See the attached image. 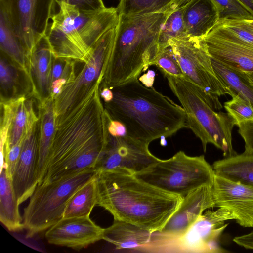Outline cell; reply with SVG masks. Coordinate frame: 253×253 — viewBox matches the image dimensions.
Wrapping results in <instances>:
<instances>
[{
	"mask_svg": "<svg viewBox=\"0 0 253 253\" xmlns=\"http://www.w3.org/2000/svg\"><path fill=\"white\" fill-rule=\"evenodd\" d=\"M100 84L96 83L81 100L56 118L42 183L95 169L102 157L109 140V115L101 101Z\"/></svg>",
	"mask_w": 253,
	"mask_h": 253,
	"instance_id": "obj_1",
	"label": "cell"
},
{
	"mask_svg": "<svg viewBox=\"0 0 253 253\" xmlns=\"http://www.w3.org/2000/svg\"><path fill=\"white\" fill-rule=\"evenodd\" d=\"M96 182V205L109 211L114 219L152 233L162 230L183 199L121 169L97 171Z\"/></svg>",
	"mask_w": 253,
	"mask_h": 253,
	"instance_id": "obj_2",
	"label": "cell"
},
{
	"mask_svg": "<svg viewBox=\"0 0 253 253\" xmlns=\"http://www.w3.org/2000/svg\"><path fill=\"white\" fill-rule=\"evenodd\" d=\"M109 88L113 96L105 102V109L112 119L123 125L128 136L149 145L156 139L189 128L182 106L138 79Z\"/></svg>",
	"mask_w": 253,
	"mask_h": 253,
	"instance_id": "obj_3",
	"label": "cell"
},
{
	"mask_svg": "<svg viewBox=\"0 0 253 253\" xmlns=\"http://www.w3.org/2000/svg\"><path fill=\"white\" fill-rule=\"evenodd\" d=\"M109 58L102 71L103 86L111 88L138 79L160 52L159 33L166 13L119 15Z\"/></svg>",
	"mask_w": 253,
	"mask_h": 253,
	"instance_id": "obj_4",
	"label": "cell"
},
{
	"mask_svg": "<svg viewBox=\"0 0 253 253\" xmlns=\"http://www.w3.org/2000/svg\"><path fill=\"white\" fill-rule=\"evenodd\" d=\"M57 5L58 11L52 17L46 33L54 57L87 62L93 45L117 26V8L86 12L64 2Z\"/></svg>",
	"mask_w": 253,
	"mask_h": 253,
	"instance_id": "obj_5",
	"label": "cell"
},
{
	"mask_svg": "<svg viewBox=\"0 0 253 253\" xmlns=\"http://www.w3.org/2000/svg\"><path fill=\"white\" fill-rule=\"evenodd\" d=\"M165 77L185 112L189 128L201 140L204 151L211 143L225 157L235 154L232 141L235 122L228 113L215 111L222 108L218 96L206 93L185 77Z\"/></svg>",
	"mask_w": 253,
	"mask_h": 253,
	"instance_id": "obj_6",
	"label": "cell"
},
{
	"mask_svg": "<svg viewBox=\"0 0 253 253\" xmlns=\"http://www.w3.org/2000/svg\"><path fill=\"white\" fill-rule=\"evenodd\" d=\"M97 172L95 169H88L38 185L24 209L23 223L27 237L47 230L61 219L71 197Z\"/></svg>",
	"mask_w": 253,
	"mask_h": 253,
	"instance_id": "obj_7",
	"label": "cell"
},
{
	"mask_svg": "<svg viewBox=\"0 0 253 253\" xmlns=\"http://www.w3.org/2000/svg\"><path fill=\"white\" fill-rule=\"evenodd\" d=\"M135 175L163 190L183 197L199 187L212 185L214 171L204 155L191 156L179 151Z\"/></svg>",
	"mask_w": 253,
	"mask_h": 253,
	"instance_id": "obj_8",
	"label": "cell"
},
{
	"mask_svg": "<svg viewBox=\"0 0 253 253\" xmlns=\"http://www.w3.org/2000/svg\"><path fill=\"white\" fill-rule=\"evenodd\" d=\"M234 219L230 211L219 208L216 211L207 210L183 234L175 237H164L152 233L151 241L141 249L149 253H208L229 252L220 243V238L228 223Z\"/></svg>",
	"mask_w": 253,
	"mask_h": 253,
	"instance_id": "obj_9",
	"label": "cell"
},
{
	"mask_svg": "<svg viewBox=\"0 0 253 253\" xmlns=\"http://www.w3.org/2000/svg\"><path fill=\"white\" fill-rule=\"evenodd\" d=\"M169 44L184 77L208 94L218 97L235 94L216 75L204 39H172Z\"/></svg>",
	"mask_w": 253,
	"mask_h": 253,
	"instance_id": "obj_10",
	"label": "cell"
},
{
	"mask_svg": "<svg viewBox=\"0 0 253 253\" xmlns=\"http://www.w3.org/2000/svg\"><path fill=\"white\" fill-rule=\"evenodd\" d=\"M55 0H0L27 55L28 62L38 41L47 32L55 14Z\"/></svg>",
	"mask_w": 253,
	"mask_h": 253,
	"instance_id": "obj_11",
	"label": "cell"
},
{
	"mask_svg": "<svg viewBox=\"0 0 253 253\" xmlns=\"http://www.w3.org/2000/svg\"><path fill=\"white\" fill-rule=\"evenodd\" d=\"M115 36V28L110 29L102 36L92 47L89 60L84 63L74 80L65 84L54 99L55 118L81 100L96 83H102V73L111 54Z\"/></svg>",
	"mask_w": 253,
	"mask_h": 253,
	"instance_id": "obj_12",
	"label": "cell"
},
{
	"mask_svg": "<svg viewBox=\"0 0 253 253\" xmlns=\"http://www.w3.org/2000/svg\"><path fill=\"white\" fill-rule=\"evenodd\" d=\"M148 146L126 134H109L107 148L95 169L100 171L121 169L135 174L160 159L151 153Z\"/></svg>",
	"mask_w": 253,
	"mask_h": 253,
	"instance_id": "obj_13",
	"label": "cell"
},
{
	"mask_svg": "<svg viewBox=\"0 0 253 253\" xmlns=\"http://www.w3.org/2000/svg\"><path fill=\"white\" fill-rule=\"evenodd\" d=\"M211 57L247 73L253 72V45L238 38L221 24L204 39Z\"/></svg>",
	"mask_w": 253,
	"mask_h": 253,
	"instance_id": "obj_14",
	"label": "cell"
},
{
	"mask_svg": "<svg viewBox=\"0 0 253 253\" xmlns=\"http://www.w3.org/2000/svg\"><path fill=\"white\" fill-rule=\"evenodd\" d=\"M212 191L215 208L231 212L243 227H253V188L231 181L214 173Z\"/></svg>",
	"mask_w": 253,
	"mask_h": 253,
	"instance_id": "obj_15",
	"label": "cell"
},
{
	"mask_svg": "<svg viewBox=\"0 0 253 253\" xmlns=\"http://www.w3.org/2000/svg\"><path fill=\"white\" fill-rule=\"evenodd\" d=\"M103 232L89 216L62 218L47 230L45 237L50 244L80 250L103 239Z\"/></svg>",
	"mask_w": 253,
	"mask_h": 253,
	"instance_id": "obj_16",
	"label": "cell"
},
{
	"mask_svg": "<svg viewBox=\"0 0 253 253\" xmlns=\"http://www.w3.org/2000/svg\"><path fill=\"white\" fill-rule=\"evenodd\" d=\"M215 208L212 185L199 187L183 197L179 208L162 230L154 232L164 237H175L184 233L208 209Z\"/></svg>",
	"mask_w": 253,
	"mask_h": 253,
	"instance_id": "obj_17",
	"label": "cell"
},
{
	"mask_svg": "<svg viewBox=\"0 0 253 253\" xmlns=\"http://www.w3.org/2000/svg\"><path fill=\"white\" fill-rule=\"evenodd\" d=\"M39 121L26 137L16 165L11 181L19 205L32 195L38 185L36 176Z\"/></svg>",
	"mask_w": 253,
	"mask_h": 253,
	"instance_id": "obj_18",
	"label": "cell"
},
{
	"mask_svg": "<svg viewBox=\"0 0 253 253\" xmlns=\"http://www.w3.org/2000/svg\"><path fill=\"white\" fill-rule=\"evenodd\" d=\"M53 52L46 34L38 41L31 53L29 76L32 95L39 102L50 97Z\"/></svg>",
	"mask_w": 253,
	"mask_h": 253,
	"instance_id": "obj_19",
	"label": "cell"
},
{
	"mask_svg": "<svg viewBox=\"0 0 253 253\" xmlns=\"http://www.w3.org/2000/svg\"><path fill=\"white\" fill-rule=\"evenodd\" d=\"M183 17L188 37L204 39L219 22L218 12L211 0H186Z\"/></svg>",
	"mask_w": 253,
	"mask_h": 253,
	"instance_id": "obj_20",
	"label": "cell"
},
{
	"mask_svg": "<svg viewBox=\"0 0 253 253\" xmlns=\"http://www.w3.org/2000/svg\"><path fill=\"white\" fill-rule=\"evenodd\" d=\"M39 103V135L36 170L38 185L42 183L45 175L56 128L53 98L50 96Z\"/></svg>",
	"mask_w": 253,
	"mask_h": 253,
	"instance_id": "obj_21",
	"label": "cell"
},
{
	"mask_svg": "<svg viewBox=\"0 0 253 253\" xmlns=\"http://www.w3.org/2000/svg\"><path fill=\"white\" fill-rule=\"evenodd\" d=\"M152 233L135 224L114 219L111 226L104 228L103 240L114 245L117 250L138 251L150 242Z\"/></svg>",
	"mask_w": 253,
	"mask_h": 253,
	"instance_id": "obj_22",
	"label": "cell"
},
{
	"mask_svg": "<svg viewBox=\"0 0 253 253\" xmlns=\"http://www.w3.org/2000/svg\"><path fill=\"white\" fill-rule=\"evenodd\" d=\"M34 108V102L26 95L16 98L14 112L8 132L7 141L1 154V162H4V152L15 145L32 132L39 121Z\"/></svg>",
	"mask_w": 253,
	"mask_h": 253,
	"instance_id": "obj_23",
	"label": "cell"
},
{
	"mask_svg": "<svg viewBox=\"0 0 253 253\" xmlns=\"http://www.w3.org/2000/svg\"><path fill=\"white\" fill-rule=\"evenodd\" d=\"M214 173L233 182L253 188V154H235L215 161Z\"/></svg>",
	"mask_w": 253,
	"mask_h": 253,
	"instance_id": "obj_24",
	"label": "cell"
},
{
	"mask_svg": "<svg viewBox=\"0 0 253 253\" xmlns=\"http://www.w3.org/2000/svg\"><path fill=\"white\" fill-rule=\"evenodd\" d=\"M19 205L11 179L3 168L0 176V221L10 231L24 229Z\"/></svg>",
	"mask_w": 253,
	"mask_h": 253,
	"instance_id": "obj_25",
	"label": "cell"
},
{
	"mask_svg": "<svg viewBox=\"0 0 253 253\" xmlns=\"http://www.w3.org/2000/svg\"><path fill=\"white\" fill-rule=\"evenodd\" d=\"M0 51L6 54L30 80L26 52L17 37L5 12L0 8Z\"/></svg>",
	"mask_w": 253,
	"mask_h": 253,
	"instance_id": "obj_26",
	"label": "cell"
},
{
	"mask_svg": "<svg viewBox=\"0 0 253 253\" xmlns=\"http://www.w3.org/2000/svg\"><path fill=\"white\" fill-rule=\"evenodd\" d=\"M211 64L218 79L234 93L249 101L253 107V82L248 74L211 58Z\"/></svg>",
	"mask_w": 253,
	"mask_h": 253,
	"instance_id": "obj_27",
	"label": "cell"
},
{
	"mask_svg": "<svg viewBox=\"0 0 253 253\" xmlns=\"http://www.w3.org/2000/svg\"><path fill=\"white\" fill-rule=\"evenodd\" d=\"M186 0H119V15L128 16L154 13H167Z\"/></svg>",
	"mask_w": 253,
	"mask_h": 253,
	"instance_id": "obj_28",
	"label": "cell"
},
{
	"mask_svg": "<svg viewBox=\"0 0 253 253\" xmlns=\"http://www.w3.org/2000/svg\"><path fill=\"white\" fill-rule=\"evenodd\" d=\"M95 205L96 175L73 195L67 205L63 218L90 216Z\"/></svg>",
	"mask_w": 253,
	"mask_h": 253,
	"instance_id": "obj_29",
	"label": "cell"
},
{
	"mask_svg": "<svg viewBox=\"0 0 253 253\" xmlns=\"http://www.w3.org/2000/svg\"><path fill=\"white\" fill-rule=\"evenodd\" d=\"M0 81L1 100L18 98L22 95L20 87V73L21 70L4 53L0 51Z\"/></svg>",
	"mask_w": 253,
	"mask_h": 253,
	"instance_id": "obj_30",
	"label": "cell"
},
{
	"mask_svg": "<svg viewBox=\"0 0 253 253\" xmlns=\"http://www.w3.org/2000/svg\"><path fill=\"white\" fill-rule=\"evenodd\" d=\"M184 3L166 13L159 36L160 51L169 46L170 40L188 37L183 17Z\"/></svg>",
	"mask_w": 253,
	"mask_h": 253,
	"instance_id": "obj_31",
	"label": "cell"
},
{
	"mask_svg": "<svg viewBox=\"0 0 253 253\" xmlns=\"http://www.w3.org/2000/svg\"><path fill=\"white\" fill-rule=\"evenodd\" d=\"M218 13L219 22L231 20H253V15L238 0H211Z\"/></svg>",
	"mask_w": 253,
	"mask_h": 253,
	"instance_id": "obj_32",
	"label": "cell"
},
{
	"mask_svg": "<svg viewBox=\"0 0 253 253\" xmlns=\"http://www.w3.org/2000/svg\"><path fill=\"white\" fill-rule=\"evenodd\" d=\"M224 107L237 126L242 123L253 121V107L249 101L238 94L224 102Z\"/></svg>",
	"mask_w": 253,
	"mask_h": 253,
	"instance_id": "obj_33",
	"label": "cell"
},
{
	"mask_svg": "<svg viewBox=\"0 0 253 253\" xmlns=\"http://www.w3.org/2000/svg\"><path fill=\"white\" fill-rule=\"evenodd\" d=\"M164 75L184 77V74L170 46L160 51L153 62Z\"/></svg>",
	"mask_w": 253,
	"mask_h": 253,
	"instance_id": "obj_34",
	"label": "cell"
},
{
	"mask_svg": "<svg viewBox=\"0 0 253 253\" xmlns=\"http://www.w3.org/2000/svg\"><path fill=\"white\" fill-rule=\"evenodd\" d=\"M16 100V98L1 100L0 102V151L1 152L3 150L4 145L7 139L14 112Z\"/></svg>",
	"mask_w": 253,
	"mask_h": 253,
	"instance_id": "obj_35",
	"label": "cell"
},
{
	"mask_svg": "<svg viewBox=\"0 0 253 253\" xmlns=\"http://www.w3.org/2000/svg\"><path fill=\"white\" fill-rule=\"evenodd\" d=\"M219 23L241 40L253 45V29L250 20H225Z\"/></svg>",
	"mask_w": 253,
	"mask_h": 253,
	"instance_id": "obj_36",
	"label": "cell"
},
{
	"mask_svg": "<svg viewBox=\"0 0 253 253\" xmlns=\"http://www.w3.org/2000/svg\"><path fill=\"white\" fill-rule=\"evenodd\" d=\"M24 141L22 140L13 146L3 154L4 162L1 169L4 168L7 175L11 179L17 162L19 158L23 144Z\"/></svg>",
	"mask_w": 253,
	"mask_h": 253,
	"instance_id": "obj_37",
	"label": "cell"
},
{
	"mask_svg": "<svg viewBox=\"0 0 253 253\" xmlns=\"http://www.w3.org/2000/svg\"><path fill=\"white\" fill-rule=\"evenodd\" d=\"M58 4L61 2L72 5L82 11H96L106 8L103 0H55Z\"/></svg>",
	"mask_w": 253,
	"mask_h": 253,
	"instance_id": "obj_38",
	"label": "cell"
},
{
	"mask_svg": "<svg viewBox=\"0 0 253 253\" xmlns=\"http://www.w3.org/2000/svg\"><path fill=\"white\" fill-rule=\"evenodd\" d=\"M238 133L245 143V152L253 154V121L240 124Z\"/></svg>",
	"mask_w": 253,
	"mask_h": 253,
	"instance_id": "obj_39",
	"label": "cell"
},
{
	"mask_svg": "<svg viewBox=\"0 0 253 253\" xmlns=\"http://www.w3.org/2000/svg\"><path fill=\"white\" fill-rule=\"evenodd\" d=\"M233 241L242 247L253 250V231L246 234L236 236L233 238Z\"/></svg>",
	"mask_w": 253,
	"mask_h": 253,
	"instance_id": "obj_40",
	"label": "cell"
},
{
	"mask_svg": "<svg viewBox=\"0 0 253 253\" xmlns=\"http://www.w3.org/2000/svg\"><path fill=\"white\" fill-rule=\"evenodd\" d=\"M100 96L105 102L109 101L113 96L111 89L107 87L103 86V89L100 91Z\"/></svg>",
	"mask_w": 253,
	"mask_h": 253,
	"instance_id": "obj_41",
	"label": "cell"
},
{
	"mask_svg": "<svg viewBox=\"0 0 253 253\" xmlns=\"http://www.w3.org/2000/svg\"><path fill=\"white\" fill-rule=\"evenodd\" d=\"M253 15V0H238Z\"/></svg>",
	"mask_w": 253,
	"mask_h": 253,
	"instance_id": "obj_42",
	"label": "cell"
},
{
	"mask_svg": "<svg viewBox=\"0 0 253 253\" xmlns=\"http://www.w3.org/2000/svg\"><path fill=\"white\" fill-rule=\"evenodd\" d=\"M250 79L253 82V72L247 73Z\"/></svg>",
	"mask_w": 253,
	"mask_h": 253,
	"instance_id": "obj_43",
	"label": "cell"
},
{
	"mask_svg": "<svg viewBox=\"0 0 253 253\" xmlns=\"http://www.w3.org/2000/svg\"><path fill=\"white\" fill-rule=\"evenodd\" d=\"M250 23L253 29V20H250Z\"/></svg>",
	"mask_w": 253,
	"mask_h": 253,
	"instance_id": "obj_44",
	"label": "cell"
}]
</instances>
